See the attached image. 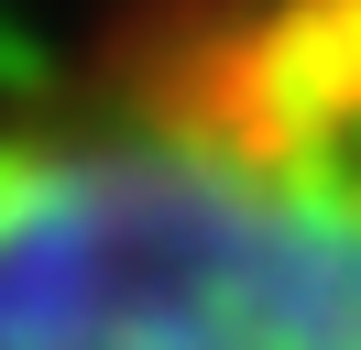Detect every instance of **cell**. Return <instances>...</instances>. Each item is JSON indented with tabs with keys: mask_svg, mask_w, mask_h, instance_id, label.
I'll use <instances>...</instances> for the list:
<instances>
[{
	"mask_svg": "<svg viewBox=\"0 0 361 350\" xmlns=\"http://www.w3.org/2000/svg\"><path fill=\"white\" fill-rule=\"evenodd\" d=\"M0 350H361V0H110L11 66Z\"/></svg>",
	"mask_w": 361,
	"mask_h": 350,
	"instance_id": "cell-1",
	"label": "cell"
}]
</instances>
